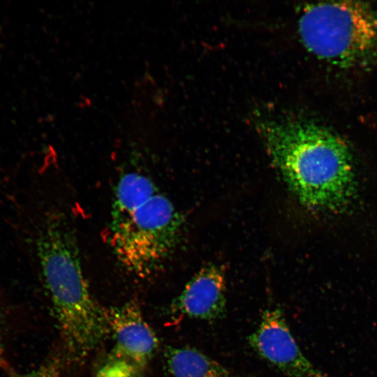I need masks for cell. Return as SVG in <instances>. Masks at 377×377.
I'll use <instances>...</instances> for the list:
<instances>
[{"label": "cell", "mask_w": 377, "mask_h": 377, "mask_svg": "<svg viewBox=\"0 0 377 377\" xmlns=\"http://www.w3.org/2000/svg\"><path fill=\"white\" fill-rule=\"evenodd\" d=\"M271 158L299 201L316 210L342 212L356 192L353 161L346 143L308 119H266L258 124Z\"/></svg>", "instance_id": "6da1fadb"}, {"label": "cell", "mask_w": 377, "mask_h": 377, "mask_svg": "<svg viewBox=\"0 0 377 377\" xmlns=\"http://www.w3.org/2000/svg\"><path fill=\"white\" fill-rule=\"evenodd\" d=\"M36 251L64 347L72 360L80 362L109 328L105 309L90 293L75 235L64 215L47 218L38 235Z\"/></svg>", "instance_id": "7a4b0ae2"}, {"label": "cell", "mask_w": 377, "mask_h": 377, "mask_svg": "<svg viewBox=\"0 0 377 377\" xmlns=\"http://www.w3.org/2000/svg\"><path fill=\"white\" fill-rule=\"evenodd\" d=\"M182 218L149 177L121 176L114 188L109 242L120 265L147 278L163 265L178 241Z\"/></svg>", "instance_id": "3957f363"}, {"label": "cell", "mask_w": 377, "mask_h": 377, "mask_svg": "<svg viewBox=\"0 0 377 377\" xmlns=\"http://www.w3.org/2000/svg\"><path fill=\"white\" fill-rule=\"evenodd\" d=\"M306 48L342 68L362 67L377 58V11L360 1H330L306 6L299 20Z\"/></svg>", "instance_id": "277c9868"}, {"label": "cell", "mask_w": 377, "mask_h": 377, "mask_svg": "<svg viewBox=\"0 0 377 377\" xmlns=\"http://www.w3.org/2000/svg\"><path fill=\"white\" fill-rule=\"evenodd\" d=\"M247 341L260 358L285 377H328L302 353L279 308L263 311Z\"/></svg>", "instance_id": "5b68a950"}, {"label": "cell", "mask_w": 377, "mask_h": 377, "mask_svg": "<svg viewBox=\"0 0 377 377\" xmlns=\"http://www.w3.org/2000/svg\"><path fill=\"white\" fill-rule=\"evenodd\" d=\"M110 331L114 340V358L142 371L153 357L158 339L133 302L105 309Z\"/></svg>", "instance_id": "8992f818"}, {"label": "cell", "mask_w": 377, "mask_h": 377, "mask_svg": "<svg viewBox=\"0 0 377 377\" xmlns=\"http://www.w3.org/2000/svg\"><path fill=\"white\" fill-rule=\"evenodd\" d=\"M226 293L223 269L207 264L193 275L172 302L170 312L176 317L215 321L226 314Z\"/></svg>", "instance_id": "52a82bcc"}, {"label": "cell", "mask_w": 377, "mask_h": 377, "mask_svg": "<svg viewBox=\"0 0 377 377\" xmlns=\"http://www.w3.org/2000/svg\"><path fill=\"white\" fill-rule=\"evenodd\" d=\"M164 358L172 377H236L221 364L193 347L168 346Z\"/></svg>", "instance_id": "ba28073f"}, {"label": "cell", "mask_w": 377, "mask_h": 377, "mask_svg": "<svg viewBox=\"0 0 377 377\" xmlns=\"http://www.w3.org/2000/svg\"><path fill=\"white\" fill-rule=\"evenodd\" d=\"M142 372L125 361L112 359L98 371L96 377H142Z\"/></svg>", "instance_id": "9c48e42d"}, {"label": "cell", "mask_w": 377, "mask_h": 377, "mask_svg": "<svg viewBox=\"0 0 377 377\" xmlns=\"http://www.w3.org/2000/svg\"><path fill=\"white\" fill-rule=\"evenodd\" d=\"M61 363L58 359L52 358L38 368L17 377H59Z\"/></svg>", "instance_id": "30bf717a"}, {"label": "cell", "mask_w": 377, "mask_h": 377, "mask_svg": "<svg viewBox=\"0 0 377 377\" xmlns=\"http://www.w3.org/2000/svg\"><path fill=\"white\" fill-rule=\"evenodd\" d=\"M3 363H4V355H3V344H2L1 332V328H0V366H2Z\"/></svg>", "instance_id": "8fae6325"}]
</instances>
